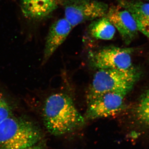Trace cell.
<instances>
[{
	"instance_id": "52a82bcc",
	"label": "cell",
	"mask_w": 149,
	"mask_h": 149,
	"mask_svg": "<svg viewBox=\"0 0 149 149\" xmlns=\"http://www.w3.org/2000/svg\"><path fill=\"white\" fill-rule=\"evenodd\" d=\"M106 17L119 32L126 45H129L137 37L139 32L137 24L128 11L121 8L111 7Z\"/></svg>"
},
{
	"instance_id": "5bb4252c",
	"label": "cell",
	"mask_w": 149,
	"mask_h": 149,
	"mask_svg": "<svg viewBox=\"0 0 149 149\" xmlns=\"http://www.w3.org/2000/svg\"><path fill=\"white\" fill-rule=\"evenodd\" d=\"M24 149H45L44 146L42 144H39L30 147V148H27Z\"/></svg>"
},
{
	"instance_id": "9c48e42d",
	"label": "cell",
	"mask_w": 149,
	"mask_h": 149,
	"mask_svg": "<svg viewBox=\"0 0 149 149\" xmlns=\"http://www.w3.org/2000/svg\"><path fill=\"white\" fill-rule=\"evenodd\" d=\"M118 3L132 15L139 32L149 38V3L140 0H118Z\"/></svg>"
},
{
	"instance_id": "3957f363",
	"label": "cell",
	"mask_w": 149,
	"mask_h": 149,
	"mask_svg": "<svg viewBox=\"0 0 149 149\" xmlns=\"http://www.w3.org/2000/svg\"><path fill=\"white\" fill-rule=\"evenodd\" d=\"M139 77V72L134 67L127 70H99L94 75L88 90L87 102L108 92H130Z\"/></svg>"
},
{
	"instance_id": "30bf717a",
	"label": "cell",
	"mask_w": 149,
	"mask_h": 149,
	"mask_svg": "<svg viewBox=\"0 0 149 149\" xmlns=\"http://www.w3.org/2000/svg\"><path fill=\"white\" fill-rule=\"evenodd\" d=\"M57 0H21V8L24 16L32 20L47 18L58 7Z\"/></svg>"
},
{
	"instance_id": "6da1fadb",
	"label": "cell",
	"mask_w": 149,
	"mask_h": 149,
	"mask_svg": "<svg viewBox=\"0 0 149 149\" xmlns=\"http://www.w3.org/2000/svg\"><path fill=\"white\" fill-rule=\"evenodd\" d=\"M43 119L48 132L55 136L80 129L85 124V119L77 110L71 97L63 93H55L46 99Z\"/></svg>"
},
{
	"instance_id": "ba28073f",
	"label": "cell",
	"mask_w": 149,
	"mask_h": 149,
	"mask_svg": "<svg viewBox=\"0 0 149 149\" xmlns=\"http://www.w3.org/2000/svg\"><path fill=\"white\" fill-rule=\"evenodd\" d=\"M72 28L64 17L59 19L52 24L46 39L43 64L47 63L56 50L64 43Z\"/></svg>"
},
{
	"instance_id": "4fadbf2b",
	"label": "cell",
	"mask_w": 149,
	"mask_h": 149,
	"mask_svg": "<svg viewBox=\"0 0 149 149\" xmlns=\"http://www.w3.org/2000/svg\"><path fill=\"white\" fill-rule=\"evenodd\" d=\"M12 115L9 105L4 100L0 97V123Z\"/></svg>"
},
{
	"instance_id": "5b68a950",
	"label": "cell",
	"mask_w": 149,
	"mask_h": 149,
	"mask_svg": "<svg viewBox=\"0 0 149 149\" xmlns=\"http://www.w3.org/2000/svg\"><path fill=\"white\" fill-rule=\"evenodd\" d=\"M133 51L130 48L107 47L91 52L88 59L91 66L97 70H127L134 67L131 57Z\"/></svg>"
},
{
	"instance_id": "8992f818",
	"label": "cell",
	"mask_w": 149,
	"mask_h": 149,
	"mask_svg": "<svg viewBox=\"0 0 149 149\" xmlns=\"http://www.w3.org/2000/svg\"><path fill=\"white\" fill-rule=\"evenodd\" d=\"M129 92L128 91L108 92L87 102L85 119L94 120L119 113L124 109V99Z\"/></svg>"
},
{
	"instance_id": "9a60e30c",
	"label": "cell",
	"mask_w": 149,
	"mask_h": 149,
	"mask_svg": "<svg viewBox=\"0 0 149 149\" xmlns=\"http://www.w3.org/2000/svg\"><path fill=\"white\" fill-rule=\"evenodd\" d=\"M57 1H58L60 2V1H63V0H57Z\"/></svg>"
},
{
	"instance_id": "2e32d148",
	"label": "cell",
	"mask_w": 149,
	"mask_h": 149,
	"mask_svg": "<svg viewBox=\"0 0 149 149\" xmlns=\"http://www.w3.org/2000/svg\"><path fill=\"white\" fill-rule=\"evenodd\" d=\"M148 1H149V0H148Z\"/></svg>"
},
{
	"instance_id": "8fae6325",
	"label": "cell",
	"mask_w": 149,
	"mask_h": 149,
	"mask_svg": "<svg viewBox=\"0 0 149 149\" xmlns=\"http://www.w3.org/2000/svg\"><path fill=\"white\" fill-rule=\"evenodd\" d=\"M88 31L90 36L96 40H110L114 37L116 29L106 16L92 21Z\"/></svg>"
},
{
	"instance_id": "277c9868",
	"label": "cell",
	"mask_w": 149,
	"mask_h": 149,
	"mask_svg": "<svg viewBox=\"0 0 149 149\" xmlns=\"http://www.w3.org/2000/svg\"><path fill=\"white\" fill-rule=\"evenodd\" d=\"M64 18L72 28L86 22L106 16L109 7L97 0H63Z\"/></svg>"
},
{
	"instance_id": "7a4b0ae2",
	"label": "cell",
	"mask_w": 149,
	"mask_h": 149,
	"mask_svg": "<svg viewBox=\"0 0 149 149\" xmlns=\"http://www.w3.org/2000/svg\"><path fill=\"white\" fill-rule=\"evenodd\" d=\"M40 127L32 120L11 116L0 123V149H24L43 138Z\"/></svg>"
},
{
	"instance_id": "7c38bea8",
	"label": "cell",
	"mask_w": 149,
	"mask_h": 149,
	"mask_svg": "<svg viewBox=\"0 0 149 149\" xmlns=\"http://www.w3.org/2000/svg\"><path fill=\"white\" fill-rule=\"evenodd\" d=\"M137 118L149 128V89L141 96L136 109Z\"/></svg>"
}]
</instances>
